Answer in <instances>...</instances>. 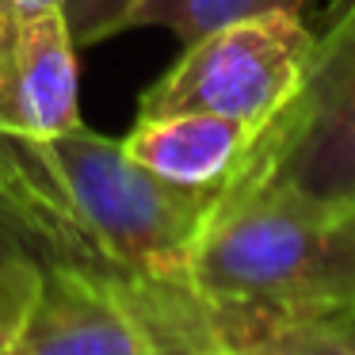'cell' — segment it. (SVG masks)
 Instances as JSON below:
<instances>
[{"mask_svg": "<svg viewBox=\"0 0 355 355\" xmlns=\"http://www.w3.org/2000/svg\"><path fill=\"white\" fill-rule=\"evenodd\" d=\"M191 283L222 355L355 352V202L222 191Z\"/></svg>", "mask_w": 355, "mask_h": 355, "instance_id": "6da1fadb", "label": "cell"}, {"mask_svg": "<svg viewBox=\"0 0 355 355\" xmlns=\"http://www.w3.org/2000/svg\"><path fill=\"white\" fill-rule=\"evenodd\" d=\"M46 146L103 268L191 279L195 245L222 187H187L157 176L123 153V141L85 123Z\"/></svg>", "mask_w": 355, "mask_h": 355, "instance_id": "7a4b0ae2", "label": "cell"}, {"mask_svg": "<svg viewBox=\"0 0 355 355\" xmlns=\"http://www.w3.org/2000/svg\"><path fill=\"white\" fill-rule=\"evenodd\" d=\"M222 191L355 202V0L313 35L294 96L260 126Z\"/></svg>", "mask_w": 355, "mask_h": 355, "instance_id": "3957f363", "label": "cell"}, {"mask_svg": "<svg viewBox=\"0 0 355 355\" xmlns=\"http://www.w3.org/2000/svg\"><path fill=\"white\" fill-rule=\"evenodd\" d=\"M313 31L302 16H256L184 42L180 62L141 96L138 119L207 111L263 126L294 96Z\"/></svg>", "mask_w": 355, "mask_h": 355, "instance_id": "277c9868", "label": "cell"}, {"mask_svg": "<svg viewBox=\"0 0 355 355\" xmlns=\"http://www.w3.org/2000/svg\"><path fill=\"white\" fill-rule=\"evenodd\" d=\"M0 214L19 230L42 263L69 260L103 268L69 199L50 146L31 134L16 80V16L0 0Z\"/></svg>", "mask_w": 355, "mask_h": 355, "instance_id": "5b68a950", "label": "cell"}, {"mask_svg": "<svg viewBox=\"0 0 355 355\" xmlns=\"http://www.w3.org/2000/svg\"><path fill=\"white\" fill-rule=\"evenodd\" d=\"M12 355H146V340L115 271L50 260Z\"/></svg>", "mask_w": 355, "mask_h": 355, "instance_id": "8992f818", "label": "cell"}, {"mask_svg": "<svg viewBox=\"0 0 355 355\" xmlns=\"http://www.w3.org/2000/svg\"><path fill=\"white\" fill-rule=\"evenodd\" d=\"M256 134L260 126L241 119L187 111V115L138 119L134 130L123 138V153L176 184L225 187Z\"/></svg>", "mask_w": 355, "mask_h": 355, "instance_id": "52a82bcc", "label": "cell"}, {"mask_svg": "<svg viewBox=\"0 0 355 355\" xmlns=\"http://www.w3.org/2000/svg\"><path fill=\"white\" fill-rule=\"evenodd\" d=\"M16 80L24 119L39 141H54L80 123L77 42L62 8H46L16 24Z\"/></svg>", "mask_w": 355, "mask_h": 355, "instance_id": "ba28073f", "label": "cell"}, {"mask_svg": "<svg viewBox=\"0 0 355 355\" xmlns=\"http://www.w3.org/2000/svg\"><path fill=\"white\" fill-rule=\"evenodd\" d=\"M309 0H141L126 16V27H164L180 42H191L214 27L256 16H302ZM123 27V31H126Z\"/></svg>", "mask_w": 355, "mask_h": 355, "instance_id": "9c48e42d", "label": "cell"}, {"mask_svg": "<svg viewBox=\"0 0 355 355\" xmlns=\"http://www.w3.org/2000/svg\"><path fill=\"white\" fill-rule=\"evenodd\" d=\"M42 286V260L35 252H19L0 260V352L12 355L24 332L31 306Z\"/></svg>", "mask_w": 355, "mask_h": 355, "instance_id": "30bf717a", "label": "cell"}, {"mask_svg": "<svg viewBox=\"0 0 355 355\" xmlns=\"http://www.w3.org/2000/svg\"><path fill=\"white\" fill-rule=\"evenodd\" d=\"M141 0H62V16L77 46H92L126 27V16Z\"/></svg>", "mask_w": 355, "mask_h": 355, "instance_id": "8fae6325", "label": "cell"}, {"mask_svg": "<svg viewBox=\"0 0 355 355\" xmlns=\"http://www.w3.org/2000/svg\"><path fill=\"white\" fill-rule=\"evenodd\" d=\"M19 252H31V245H27V241L19 237V230L8 222V218L0 214V260H8V256H19Z\"/></svg>", "mask_w": 355, "mask_h": 355, "instance_id": "7c38bea8", "label": "cell"}, {"mask_svg": "<svg viewBox=\"0 0 355 355\" xmlns=\"http://www.w3.org/2000/svg\"><path fill=\"white\" fill-rule=\"evenodd\" d=\"M8 8H12V16H16V24H19V19L39 16V12H46V8H62V0H8Z\"/></svg>", "mask_w": 355, "mask_h": 355, "instance_id": "4fadbf2b", "label": "cell"}]
</instances>
